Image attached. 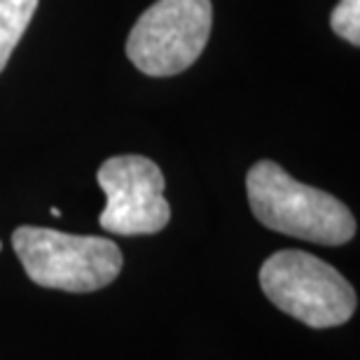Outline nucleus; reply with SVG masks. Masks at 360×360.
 Segmentation results:
<instances>
[{"instance_id": "f257e3e1", "label": "nucleus", "mask_w": 360, "mask_h": 360, "mask_svg": "<svg viewBox=\"0 0 360 360\" xmlns=\"http://www.w3.org/2000/svg\"><path fill=\"white\" fill-rule=\"evenodd\" d=\"M250 211L267 229L321 246H342L356 236L347 204L319 187L304 185L276 162L262 160L246 176Z\"/></svg>"}, {"instance_id": "f03ea898", "label": "nucleus", "mask_w": 360, "mask_h": 360, "mask_svg": "<svg viewBox=\"0 0 360 360\" xmlns=\"http://www.w3.org/2000/svg\"><path fill=\"white\" fill-rule=\"evenodd\" d=\"M28 278L35 285L66 292H94L120 276L124 257L103 236H77L47 227H17L12 234Z\"/></svg>"}, {"instance_id": "7ed1b4c3", "label": "nucleus", "mask_w": 360, "mask_h": 360, "mask_svg": "<svg viewBox=\"0 0 360 360\" xmlns=\"http://www.w3.org/2000/svg\"><path fill=\"white\" fill-rule=\"evenodd\" d=\"M260 288L283 314L326 330L351 321L358 307L354 285L333 264L304 250H278L260 269Z\"/></svg>"}, {"instance_id": "20e7f679", "label": "nucleus", "mask_w": 360, "mask_h": 360, "mask_svg": "<svg viewBox=\"0 0 360 360\" xmlns=\"http://www.w3.org/2000/svg\"><path fill=\"white\" fill-rule=\"evenodd\" d=\"M211 26V0H157L129 33L127 56L150 77L178 75L201 56Z\"/></svg>"}, {"instance_id": "39448f33", "label": "nucleus", "mask_w": 360, "mask_h": 360, "mask_svg": "<svg viewBox=\"0 0 360 360\" xmlns=\"http://www.w3.org/2000/svg\"><path fill=\"white\" fill-rule=\"evenodd\" d=\"M96 180L105 192L98 225L110 234H157L169 225L171 206L164 199L162 169L141 155H120L101 164Z\"/></svg>"}, {"instance_id": "423d86ee", "label": "nucleus", "mask_w": 360, "mask_h": 360, "mask_svg": "<svg viewBox=\"0 0 360 360\" xmlns=\"http://www.w3.org/2000/svg\"><path fill=\"white\" fill-rule=\"evenodd\" d=\"M38 0H0V73L5 70L10 54L26 33Z\"/></svg>"}, {"instance_id": "0eeeda50", "label": "nucleus", "mask_w": 360, "mask_h": 360, "mask_svg": "<svg viewBox=\"0 0 360 360\" xmlns=\"http://www.w3.org/2000/svg\"><path fill=\"white\" fill-rule=\"evenodd\" d=\"M330 26L342 40L351 42L354 47L360 45V0H340L330 14Z\"/></svg>"}]
</instances>
